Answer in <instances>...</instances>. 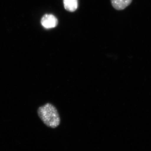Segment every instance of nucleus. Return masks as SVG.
I'll list each match as a JSON object with an SVG mask.
<instances>
[{"mask_svg": "<svg viewBox=\"0 0 151 151\" xmlns=\"http://www.w3.org/2000/svg\"><path fill=\"white\" fill-rule=\"evenodd\" d=\"M38 116L47 127L55 129L59 126L60 118L55 106L50 103L40 106L37 109Z\"/></svg>", "mask_w": 151, "mask_h": 151, "instance_id": "f257e3e1", "label": "nucleus"}, {"mask_svg": "<svg viewBox=\"0 0 151 151\" xmlns=\"http://www.w3.org/2000/svg\"><path fill=\"white\" fill-rule=\"evenodd\" d=\"M41 24L47 29L53 28L57 26L58 19L56 17L52 14H45L44 15L40 21Z\"/></svg>", "mask_w": 151, "mask_h": 151, "instance_id": "f03ea898", "label": "nucleus"}, {"mask_svg": "<svg viewBox=\"0 0 151 151\" xmlns=\"http://www.w3.org/2000/svg\"><path fill=\"white\" fill-rule=\"evenodd\" d=\"M133 0H111V5L116 10L121 11L129 6Z\"/></svg>", "mask_w": 151, "mask_h": 151, "instance_id": "7ed1b4c3", "label": "nucleus"}, {"mask_svg": "<svg viewBox=\"0 0 151 151\" xmlns=\"http://www.w3.org/2000/svg\"><path fill=\"white\" fill-rule=\"evenodd\" d=\"M64 7L66 11L73 12L78 7V0H63Z\"/></svg>", "mask_w": 151, "mask_h": 151, "instance_id": "20e7f679", "label": "nucleus"}]
</instances>
